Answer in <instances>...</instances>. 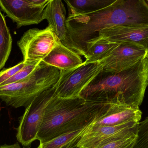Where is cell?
I'll return each instance as SVG.
<instances>
[{
    "label": "cell",
    "instance_id": "22",
    "mask_svg": "<svg viewBox=\"0 0 148 148\" xmlns=\"http://www.w3.org/2000/svg\"><path fill=\"white\" fill-rule=\"evenodd\" d=\"M25 64L26 63L22 61L14 67L4 69L0 71V85L19 72L24 67Z\"/></svg>",
    "mask_w": 148,
    "mask_h": 148
},
{
    "label": "cell",
    "instance_id": "15",
    "mask_svg": "<svg viewBox=\"0 0 148 148\" xmlns=\"http://www.w3.org/2000/svg\"><path fill=\"white\" fill-rule=\"evenodd\" d=\"M120 43L113 42L97 36L85 43L87 58L85 63L99 62L109 54Z\"/></svg>",
    "mask_w": 148,
    "mask_h": 148
},
{
    "label": "cell",
    "instance_id": "7",
    "mask_svg": "<svg viewBox=\"0 0 148 148\" xmlns=\"http://www.w3.org/2000/svg\"><path fill=\"white\" fill-rule=\"evenodd\" d=\"M60 41L49 26L43 29H30L17 43L25 62L42 60Z\"/></svg>",
    "mask_w": 148,
    "mask_h": 148
},
{
    "label": "cell",
    "instance_id": "12",
    "mask_svg": "<svg viewBox=\"0 0 148 148\" xmlns=\"http://www.w3.org/2000/svg\"><path fill=\"white\" fill-rule=\"evenodd\" d=\"M97 36L113 42L135 44L148 52V27H113L102 30Z\"/></svg>",
    "mask_w": 148,
    "mask_h": 148
},
{
    "label": "cell",
    "instance_id": "16",
    "mask_svg": "<svg viewBox=\"0 0 148 148\" xmlns=\"http://www.w3.org/2000/svg\"><path fill=\"white\" fill-rule=\"evenodd\" d=\"M116 0H66L69 14H86L97 11L108 7Z\"/></svg>",
    "mask_w": 148,
    "mask_h": 148
},
{
    "label": "cell",
    "instance_id": "9",
    "mask_svg": "<svg viewBox=\"0 0 148 148\" xmlns=\"http://www.w3.org/2000/svg\"><path fill=\"white\" fill-rule=\"evenodd\" d=\"M139 123L131 122L115 126L90 125L85 129L76 148H100L109 142L135 134Z\"/></svg>",
    "mask_w": 148,
    "mask_h": 148
},
{
    "label": "cell",
    "instance_id": "13",
    "mask_svg": "<svg viewBox=\"0 0 148 148\" xmlns=\"http://www.w3.org/2000/svg\"><path fill=\"white\" fill-rule=\"evenodd\" d=\"M142 115V112L140 108L120 102H113L105 114L90 125L115 126L131 122L139 123Z\"/></svg>",
    "mask_w": 148,
    "mask_h": 148
},
{
    "label": "cell",
    "instance_id": "10",
    "mask_svg": "<svg viewBox=\"0 0 148 148\" xmlns=\"http://www.w3.org/2000/svg\"><path fill=\"white\" fill-rule=\"evenodd\" d=\"M148 51L135 44L121 43L101 61L103 71L118 73L131 67L147 56Z\"/></svg>",
    "mask_w": 148,
    "mask_h": 148
},
{
    "label": "cell",
    "instance_id": "5",
    "mask_svg": "<svg viewBox=\"0 0 148 148\" xmlns=\"http://www.w3.org/2000/svg\"><path fill=\"white\" fill-rule=\"evenodd\" d=\"M55 93L54 86L36 97L26 108L25 112L19 118L16 129L18 142L24 148H30L37 136L43 121L45 109Z\"/></svg>",
    "mask_w": 148,
    "mask_h": 148
},
{
    "label": "cell",
    "instance_id": "20",
    "mask_svg": "<svg viewBox=\"0 0 148 148\" xmlns=\"http://www.w3.org/2000/svg\"><path fill=\"white\" fill-rule=\"evenodd\" d=\"M133 148H148V117L138 124L136 140Z\"/></svg>",
    "mask_w": 148,
    "mask_h": 148
},
{
    "label": "cell",
    "instance_id": "21",
    "mask_svg": "<svg viewBox=\"0 0 148 148\" xmlns=\"http://www.w3.org/2000/svg\"><path fill=\"white\" fill-rule=\"evenodd\" d=\"M137 134L109 142L100 148H133Z\"/></svg>",
    "mask_w": 148,
    "mask_h": 148
},
{
    "label": "cell",
    "instance_id": "14",
    "mask_svg": "<svg viewBox=\"0 0 148 148\" xmlns=\"http://www.w3.org/2000/svg\"><path fill=\"white\" fill-rule=\"evenodd\" d=\"M45 65L56 68L60 71L75 68L83 63L81 56L60 41L42 60Z\"/></svg>",
    "mask_w": 148,
    "mask_h": 148
},
{
    "label": "cell",
    "instance_id": "8",
    "mask_svg": "<svg viewBox=\"0 0 148 148\" xmlns=\"http://www.w3.org/2000/svg\"><path fill=\"white\" fill-rule=\"evenodd\" d=\"M49 0H0V8L18 28L38 24L44 20V10Z\"/></svg>",
    "mask_w": 148,
    "mask_h": 148
},
{
    "label": "cell",
    "instance_id": "3",
    "mask_svg": "<svg viewBox=\"0 0 148 148\" xmlns=\"http://www.w3.org/2000/svg\"><path fill=\"white\" fill-rule=\"evenodd\" d=\"M148 86V57L118 73L103 71L79 96L91 101L120 102L140 108Z\"/></svg>",
    "mask_w": 148,
    "mask_h": 148
},
{
    "label": "cell",
    "instance_id": "4",
    "mask_svg": "<svg viewBox=\"0 0 148 148\" xmlns=\"http://www.w3.org/2000/svg\"><path fill=\"white\" fill-rule=\"evenodd\" d=\"M59 70L42 62L27 79L0 87V99L8 106L27 108L35 98L54 86L59 81Z\"/></svg>",
    "mask_w": 148,
    "mask_h": 148
},
{
    "label": "cell",
    "instance_id": "1",
    "mask_svg": "<svg viewBox=\"0 0 148 148\" xmlns=\"http://www.w3.org/2000/svg\"><path fill=\"white\" fill-rule=\"evenodd\" d=\"M66 26L72 42L86 59L85 43L102 30L148 27V0H116L97 11L68 15Z\"/></svg>",
    "mask_w": 148,
    "mask_h": 148
},
{
    "label": "cell",
    "instance_id": "11",
    "mask_svg": "<svg viewBox=\"0 0 148 148\" xmlns=\"http://www.w3.org/2000/svg\"><path fill=\"white\" fill-rule=\"evenodd\" d=\"M66 8L61 0H49L44 10L43 17L48 23L62 43L81 55L80 52L72 42L66 26Z\"/></svg>",
    "mask_w": 148,
    "mask_h": 148
},
{
    "label": "cell",
    "instance_id": "19",
    "mask_svg": "<svg viewBox=\"0 0 148 148\" xmlns=\"http://www.w3.org/2000/svg\"><path fill=\"white\" fill-rule=\"evenodd\" d=\"M42 60L26 63L24 67L11 78L2 83L0 87L19 82L29 77L40 67Z\"/></svg>",
    "mask_w": 148,
    "mask_h": 148
},
{
    "label": "cell",
    "instance_id": "24",
    "mask_svg": "<svg viewBox=\"0 0 148 148\" xmlns=\"http://www.w3.org/2000/svg\"><path fill=\"white\" fill-rule=\"evenodd\" d=\"M147 57H148V52L147 56Z\"/></svg>",
    "mask_w": 148,
    "mask_h": 148
},
{
    "label": "cell",
    "instance_id": "2",
    "mask_svg": "<svg viewBox=\"0 0 148 148\" xmlns=\"http://www.w3.org/2000/svg\"><path fill=\"white\" fill-rule=\"evenodd\" d=\"M113 102L62 98L55 93L45 109L37 136L40 143L61 135L86 128L103 115Z\"/></svg>",
    "mask_w": 148,
    "mask_h": 148
},
{
    "label": "cell",
    "instance_id": "18",
    "mask_svg": "<svg viewBox=\"0 0 148 148\" xmlns=\"http://www.w3.org/2000/svg\"><path fill=\"white\" fill-rule=\"evenodd\" d=\"M12 38L3 15L0 11V70L8 59L12 49Z\"/></svg>",
    "mask_w": 148,
    "mask_h": 148
},
{
    "label": "cell",
    "instance_id": "23",
    "mask_svg": "<svg viewBox=\"0 0 148 148\" xmlns=\"http://www.w3.org/2000/svg\"><path fill=\"white\" fill-rule=\"evenodd\" d=\"M0 148H21L19 142H16L14 144H11V145H1L0 146Z\"/></svg>",
    "mask_w": 148,
    "mask_h": 148
},
{
    "label": "cell",
    "instance_id": "17",
    "mask_svg": "<svg viewBox=\"0 0 148 148\" xmlns=\"http://www.w3.org/2000/svg\"><path fill=\"white\" fill-rule=\"evenodd\" d=\"M86 128L61 135L49 141L40 143L37 148H75Z\"/></svg>",
    "mask_w": 148,
    "mask_h": 148
},
{
    "label": "cell",
    "instance_id": "6",
    "mask_svg": "<svg viewBox=\"0 0 148 148\" xmlns=\"http://www.w3.org/2000/svg\"><path fill=\"white\" fill-rule=\"evenodd\" d=\"M103 70L100 62L85 63L69 70L60 71L59 81L54 85L56 94L62 98L78 97L82 91Z\"/></svg>",
    "mask_w": 148,
    "mask_h": 148
}]
</instances>
